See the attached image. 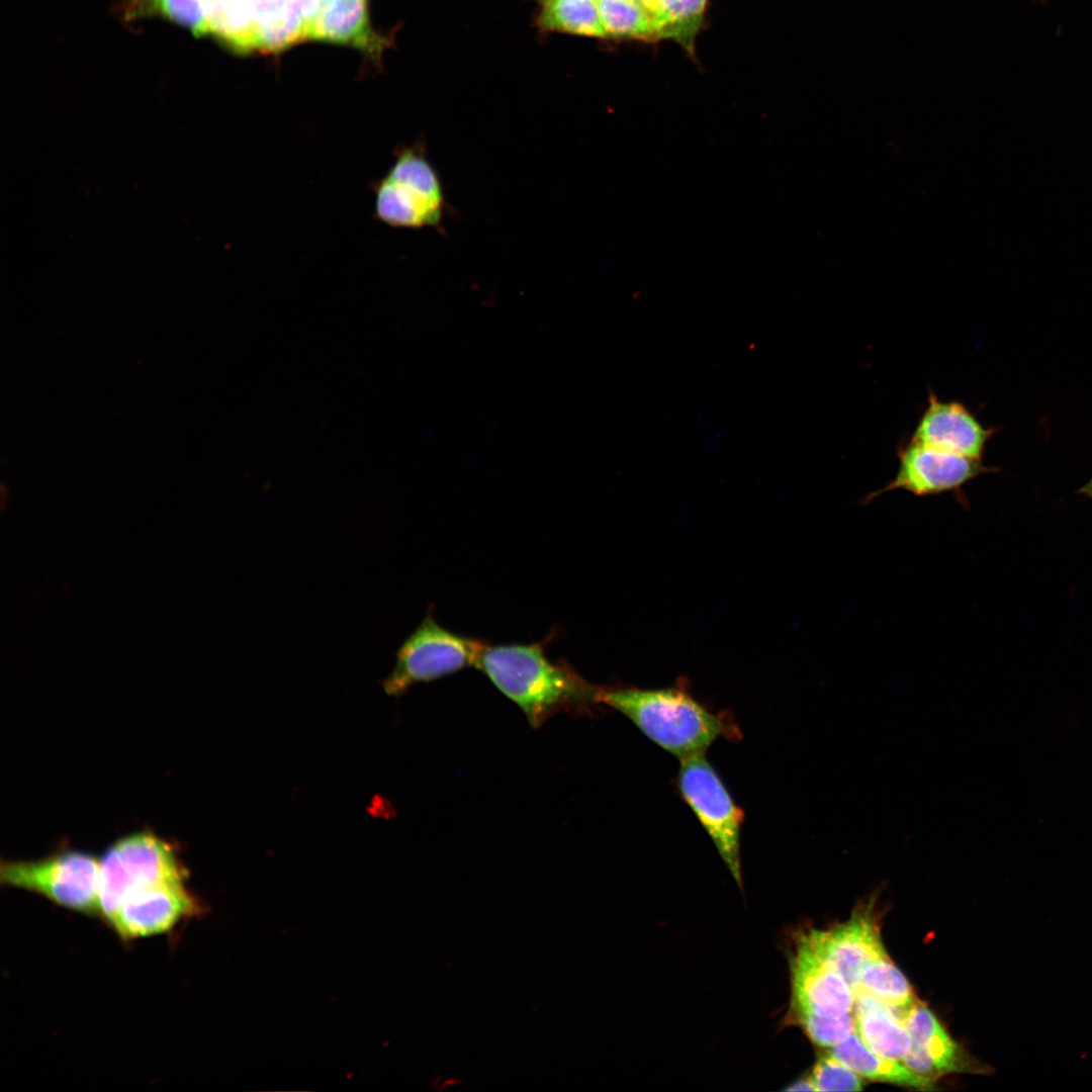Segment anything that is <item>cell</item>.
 <instances>
[{
    "instance_id": "obj_22",
    "label": "cell",
    "mask_w": 1092,
    "mask_h": 1092,
    "mask_svg": "<svg viewBox=\"0 0 1092 1092\" xmlns=\"http://www.w3.org/2000/svg\"><path fill=\"white\" fill-rule=\"evenodd\" d=\"M256 50L277 53L308 39V26L290 6L255 22Z\"/></svg>"
},
{
    "instance_id": "obj_7",
    "label": "cell",
    "mask_w": 1092,
    "mask_h": 1092,
    "mask_svg": "<svg viewBox=\"0 0 1092 1092\" xmlns=\"http://www.w3.org/2000/svg\"><path fill=\"white\" fill-rule=\"evenodd\" d=\"M791 940V999L785 1025L803 1015L833 1019L852 1013V989L825 954L819 929H799Z\"/></svg>"
},
{
    "instance_id": "obj_21",
    "label": "cell",
    "mask_w": 1092,
    "mask_h": 1092,
    "mask_svg": "<svg viewBox=\"0 0 1092 1092\" xmlns=\"http://www.w3.org/2000/svg\"><path fill=\"white\" fill-rule=\"evenodd\" d=\"M708 0H657L653 18L659 38H670L689 52L703 21Z\"/></svg>"
},
{
    "instance_id": "obj_2",
    "label": "cell",
    "mask_w": 1092,
    "mask_h": 1092,
    "mask_svg": "<svg viewBox=\"0 0 1092 1092\" xmlns=\"http://www.w3.org/2000/svg\"><path fill=\"white\" fill-rule=\"evenodd\" d=\"M597 704L628 718L647 738L679 759L704 753L717 739L741 736L727 712H712L680 688L601 689Z\"/></svg>"
},
{
    "instance_id": "obj_30",
    "label": "cell",
    "mask_w": 1092,
    "mask_h": 1092,
    "mask_svg": "<svg viewBox=\"0 0 1092 1092\" xmlns=\"http://www.w3.org/2000/svg\"><path fill=\"white\" fill-rule=\"evenodd\" d=\"M334 1H336V0H321L323 6L327 5V4H330V3L334 2Z\"/></svg>"
},
{
    "instance_id": "obj_11",
    "label": "cell",
    "mask_w": 1092,
    "mask_h": 1092,
    "mask_svg": "<svg viewBox=\"0 0 1092 1092\" xmlns=\"http://www.w3.org/2000/svg\"><path fill=\"white\" fill-rule=\"evenodd\" d=\"M902 1020L912 1038V1046L903 1062L916 1074L934 1081L948 1073L991 1071L952 1039L924 1003L917 1000Z\"/></svg>"
},
{
    "instance_id": "obj_5",
    "label": "cell",
    "mask_w": 1092,
    "mask_h": 1092,
    "mask_svg": "<svg viewBox=\"0 0 1092 1092\" xmlns=\"http://www.w3.org/2000/svg\"><path fill=\"white\" fill-rule=\"evenodd\" d=\"M486 645L482 640L447 630L429 611L399 646L394 667L381 686L386 695L400 697L416 684L476 666Z\"/></svg>"
},
{
    "instance_id": "obj_24",
    "label": "cell",
    "mask_w": 1092,
    "mask_h": 1092,
    "mask_svg": "<svg viewBox=\"0 0 1092 1092\" xmlns=\"http://www.w3.org/2000/svg\"><path fill=\"white\" fill-rule=\"evenodd\" d=\"M816 1091H859L862 1080L857 1073L829 1052L821 1055L810 1075Z\"/></svg>"
},
{
    "instance_id": "obj_20",
    "label": "cell",
    "mask_w": 1092,
    "mask_h": 1092,
    "mask_svg": "<svg viewBox=\"0 0 1092 1092\" xmlns=\"http://www.w3.org/2000/svg\"><path fill=\"white\" fill-rule=\"evenodd\" d=\"M542 28L572 34L605 37L596 0H540Z\"/></svg>"
},
{
    "instance_id": "obj_27",
    "label": "cell",
    "mask_w": 1092,
    "mask_h": 1092,
    "mask_svg": "<svg viewBox=\"0 0 1092 1092\" xmlns=\"http://www.w3.org/2000/svg\"><path fill=\"white\" fill-rule=\"evenodd\" d=\"M786 1091H816L811 1077L802 1078L785 1088Z\"/></svg>"
},
{
    "instance_id": "obj_9",
    "label": "cell",
    "mask_w": 1092,
    "mask_h": 1092,
    "mask_svg": "<svg viewBox=\"0 0 1092 1092\" xmlns=\"http://www.w3.org/2000/svg\"><path fill=\"white\" fill-rule=\"evenodd\" d=\"M898 468L893 479L869 493L861 504L888 491L902 489L916 496L953 493L965 505L964 486L979 475L993 471L982 460L942 451L911 439L897 449Z\"/></svg>"
},
{
    "instance_id": "obj_23",
    "label": "cell",
    "mask_w": 1092,
    "mask_h": 1092,
    "mask_svg": "<svg viewBox=\"0 0 1092 1092\" xmlns=\"http://www.w3.org/2000/svg\"><path fill=\"white\" fill-rule=\"evenodd\" d=\"M145 14L166 17L196 36L208 34L204 0H132L130 15Z\"/></svg>"
},
{
    "instance_id": "obj_6",
    "label": "cell",
    "mask_w": 1092,
    "mask_h": 1092,
    "mask_svg": "<svg viewBox=\"0 0 1092 1092\" xmlns=\"http://www.w3.org/2000/svg\"><path fill=\"white\" fill-rule=\"evenodd\" d=\"M677 788L742 888L740 841L745 813L704 753L679 759Z\"/></svg>"
},
{
    "instance_id": "obj_17",
    "label": "cell",
    "mask_w": 1092,
    "mask_h": 1092,
    "mask_svg": "<svg viewBox=\"0 0 1092 1092\" xmlns=\"http://www.w3.org/2000/svg\"><path fill=\"white\" fill-rule=\"evenodd\" d=\"M857 988L888 1005L901 1019L917 1001L909 981L887 952L861 968Z\"/></svg>"
},
{
    "instance_id": "obj_16",
    "label": "cell",
    "mask_w": 1092,
    "mask_h": 1092,
    "mask_svg": "<svg viewBox=\"0 0 1092 1092\" xmlns=\"http://www.w3.org/2000/svg\"><path fill=\"white\" fill-rule=\"evenodd\" d=\"M829 1053L859 1076L917 1090H932L934 1081L871 1051L855 1029L830 1048Z\"/></svg>"
},
{
    "instance_id": "obj_14",
    "label": "cell",
    "mask_w": 1092,
    "mask_h": 1092,
    "mask_svg": "<svg viewBox=\"0 0 1092 1092\" xmlns=\"http://www.w3.org/2000/svg\"><path fill=\"white\" fill-rule=\"evenodd\" d=\"M367 1L336 0L322 6L310 26L308 39L348 44L378 59L389 40L373 29Z\"/></svg>"
},
{
    "instance_id": "obj_3",
    "label": "cell",
    "mask_w": 1092,
    "mask_h": 1092,
    "mask_svg": "<svg viewBox=\"0 0 1092 1092\" xmlns=\"http://www.w3.org/2000/svg\"><path fill=\"white\" fill-rule=\"evenodd\" d=\"M186 877L170 842L147 831L126 835L112 843L100 858V917L108 923L131 893L161 883L185 882Z\"/></svg>"
},
{
    "instance_id": "obj_25",
    "label": "cell",
    "mask_w": 1092,
    "mask_h": 1092,
    "mask_svg": "<svg viewBox=\"0 0 1092 1092\" xmlns=\"http://www.w3.org/2000/svg\"><path fill=\"white\" fill-rule=\"evenodd\" d=\"M789 1025L799 1026L813 1043L823 1048L833 1046L855 1029L854 1013L833 1019L803 1015Z\"/></svg>"
},
{
    "instance_id": "obj_12",
    "label": "cell",
    "mask_w": 1092,
    "mask_h": 1092,
    "mask_svg": "<svg viewBox=\"0 0 1092 1092\" xmlns=\"http://www.w3.org/2000/svg\"><path fill=\"white\" fill-rule=\"evenodd\" d=\"M994 429L958 400H943L928 389L927 402L911 440L949 453L982 460Z\"/></svg>"
},
{
    "instance_id": "obj_8",
    "label": "cell",
    "mask_w": 1092,
    "mask_h": 1092,
    "mask_svg": "<svg viewBox=\"0 0 1092 1092\" xmlns=\"http://www.w3.org/2000/svg\"><path fill=\"white\" fill-rule=\"evenodd\" d=\"M444 209L438 175L420 151H400L375 187L376 217L394 228L421 229L439 223Z\"/></svg>"
},
{
    "instance_id": "obj_1",
    "label": "cell",
    "mask_w": 1092,
    "mask_h": 1092,
    "mask_svg": "<svg viewBox=\"0 0 1092 1092\" xmlns=\"http://www.w3.org/2000/svg\"><path fill=\"white\" fill-rule=\"evenodd\" d=\"M476 666L518 705L533 728L560 712L597 704L600 688L566 663L552 661L540 643L486 645Z\"/></svg>"
},
{
    "instance_id": "obj_18",
    "label": "cell",
    "mask_w": 1092,
    "mask_h": 1092,
    "mask_svg": "<svg viewBox=\"0 0 1092 1092\" xmlns=\"http://www.w3.org/2000/svg\"><path fill=\"white\" fill-rule=\"evenodd\" d=\"M208 33L237 53L256 50L255 25L244 0H204Z\"/></svg>"
},
{
    "instance_id": "obj_10",
    "label": "cell",
    "mask_w": 1092,
    "mask_h": 1092,
    "mask_svg": "<svg viewBox=\"0 0 1092 1092\" xmlns=\"http://www.w3.org/2000/svg\"><path fill=\"white\" fill-rule=\"evenodd\" d=\"M184 883H161L131 893L108 924L122 939H134L166 932L181 920L201 914V903Z\"/></svg>"
},
{
    "instance_id": "obj_4",
    "label": "cell",
    "mask_w": 1092,
    "mask_h": 1092,
    "mask_svg": "<svg viewBox=\"0 0 1092 1092\" xmlns=\"http://www.w3.org/2000/svg\"><path fill=\"white\" fill-rule=\"evenodd\" d=\"M99 871L100 859L90 853L63 849L39 859L3 860L0 881L60 906L100 917Z\"/></svg>"
},
{
    "instance_id": "obj_15",
    "label": "cell",
    "mask_w": 1092,
    "mask_h": 1092,
    "mask_svg": "<svg viewBox=\"0 0 1092 1092\" xmlns=\"http://www.w3.org/2000/svg\"><path fill=\"white\" fill-rule=\"evenodd\" d=\"M853 995L855 1031L864 1044L881 1057L903 1061L912 1038L902 1019L867 991L857 988Z\"/></svg>"
},
{
    "instance_id": "obj_19",
    "label": "cell",
    "mask_w": 1092,
    "mask_h": 1092,
    "mask_svg": "<svg viewBox=\"0 0 1092 1092\" xmlns=\"http://www.w3.org/2000/svg\"><path fill=\"white\" fill-rule=\"evenodd\" d=\"M605 36L659 38L652 14L638 0H596Z\"/></svg>"
},
{
    "instance_id": "obj_29",
    "label": "cell",
    "mask_w": 1092,
    "mask_h": 1092,
    "mask_svg": "<svg viewBox=\"0 0 1092 1092\" xmlns=\"http://www.w3.org/2000/svg\"><path fill=\"white\" fill-rule=\"evenodd\" d=\"M1082 491L1092 498V479L1082 488Z\"/></svg>"
},
{
    "instance_id": "obj_13",
    "label": "cell",
    "mask_w": 1092,
    "mask_h": 1092,
    "mask_svg": "<svg viewBox=\"0 0 1092 1092\" xmlns=\"http://www.w3.org/2000/svg\"><path fill=\"white\" fill-rule=\"evenodd\" d=\"M823 950L850 985H857L861 968L886 950L882 943L874 900L856 907L850 918L829 930L819 929Z\"/></svg>"
},
{
    "instance_id": "obj_28",
    "label": "cell",
    "mask_w": 1092,
    "mask_h": 1092,
    "mask_svg": "<svg viewBox=\"0 0 1092 1092\" xmlns=\"http://www.w3.org/2000/svg\"><path fill=\"white\" fill-rule=\"evenodd\" d=\"M653 16L657 0H638Z\"/></svg>"
},
{
    "instance_id": "obj_26",
    "label": "cell",
    "mask_w": 1092,
    "mask_h": 1092,
    "mask_svg": "<svg viewBox=\"0 0 1092 1092\" xmlns=\"http://www.w3.org/2000/svg\"><path fill=\"white\" fill-rule=\"evenodd\" d=\"M290 6L299 14L308 26H310L322 9L321 0H287Z\"/></svg>"
}]
</instances>
